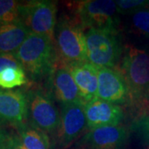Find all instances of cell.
<instances>
[{"label": "cell", "instance_id": "8992f818", "mask_svg": "<svg viewBox=\"0 0 149 149\" xmlns=\"http://www.w3.org/2000/svg\"><path fill=\"white\" fill-rule=\"evenodd\" d=\"M76 17L84 29L118 32L119 13L115 1L88 0L77 4Z\"/></svg>", "mask_w": 149, "mask_h": 149}, {"label": "cell", "instance_id": "6da1fadb", "mask_svg": "<svg viewBox=\"0 0 149 149\" xmlns=\"http://www.w3.org/2000/svg\"><path fill=\"white\" fill-rule=\"evenodd\" d=\"M22 69L33 80L47 79L58 66V56L54 40L29 33L14 52Z\"/></svg>", "mask_w": 149, "mask_h": 149}, {"label": "cell", "instance_id": "44dd1931", "mask_svg": "<svg viewBox=\"0 0 149 149\" xmlns=\"http://www.w3.org/2000/svg\"><path fill=\"white\" fill-rule=\"evenodd\" d=\"M133 129L145 142L149 143V113L142 115L133 123Z\"/></svg>", "mask_w": 149, "mask_h": 149}, {"label": "cell", "instance_id": "ba28073f", "mask_svg": "<svg viewBox=\"0 0 149 149\" xmlns=\"http://www.w3.org/2000/svg\"><path fill=\"white\" fill-rule=\"evenodd\" d=\"M87 128L85 104L61 106V121L56 133V143L61 148H66L79 139Z\"/></svg>", "mask_w": 149, "mask_h": 149}, {"label": "cell", "instance_id": "7402d4cb", "mask_svg": "<svg viewBox=\"0 0 149 149\" xmlns=\"http://www.w3.org/2000/svg\"><path fill=\"white\" fill-rule=\"evenodd\" d=\"M7 68H22L15 53H0V72Z\"/></svg>", "mask_w": 149, "mask_h": 149}, {"label": "cell", "instance_id": "cb8c5ba5", "mask_svg": "<svg viewBox=\"0 0 149 149\" xmlns=\"http://www.w3.org/2000/svg\"><path fill=\"white\" fill-rule=\"evenodd\" d=\"M8 136L6 135L5 132L2 129H0V149L5 148L6 143L8 140Z\"/></svg>", "mask_w": 149, "mask_h": 149}, {"label": "cell", "instance_id": "ffe728a7", "mask_svg": "<svg viewBox=\"0 0 149 149\" xmlns=\"http://www.w3.org/2000/svg\"><path fill=\"white\" fill-rule=\"evenodd\" d=\"M119 13L133 14L137 11L148 5V1L145 0H118L115 1Z\"/></svg>", "mask_w": 149, "mask_h": 149}, {"label": "cell", "instance_id": "603a6c76", "mask_svg": "<svg viewBox=\"0 0 149 149\" xmlns=\"http://www.w3.org/2000/svg\"><path fill=\"white\" fill-rule=\"evenodd\" d=\"M4 149H27L22 143L21 139L17 136H11L8 138Z\"/></svg>", "mask_w": 149, "mask_h": 149}, {"label": "cell", "instance_id": "ac0fdd59", "mask_svg": "<svg viewBox=\"0 0 149 149\" xmlns=\"http://www.w3.org/2000/svg\"><path fill=\"white\" fill-rule=\"evenodd\" d=\"M19 4L15 0H0V22H20Z\"/></svg>", "mask_w": 149, "mask_h": 149}, {"label": "cell", "instance_id": "8fae6325", "mask_svg": "<svg viewBox=\"0 0 149 149\" xmlns=\"http://www.w3.org/2000/svg\"><path fill=\"white\" fill-rule=\"evenodd\" d=\"M47 91L61 106L80 103L85 104L81 99L79 89L68 67L57 66L51 76L47 79Z\"/></svg>", "mask_w": 149, "mask_h": 149}, {"label": "cell", "instance_id": "5bb4252c", "mask_svg": "<svg viewBox=\"0 0 149 149\" xmlns=\"http://www.w3.org/2000/svg\"><path fill=\"white\" fill-rule=\"evenodd\" d=\"M77 85L82 100L85 103L97 98L98 67L90 62H83L68 66Z\"/></svg>", "mask_w": 149, "mask_h": 149}, {"label": "cell", "instance_id": "d6986e66", "mask_svg": "<svg viewBox=\"0 0 149 149\" xmlns=\"http://www.w3.org/2000/svg\"><path fill=\"white\" fill-rule=\"evenodd\" d=\"M132 25L141 34L149 37L148 7H145L132 14Z\"/></svg>", "mask_w": 149, "mask_h": 149}, {"label": "cell", "instance_id": "7c38bea8", "mask_svg": "<svg viewBox=\"0 0 149 149\" xmlns=\"http://www.w3.org/2000/svg\"><path fill=\"white\" fill-rule=\"evenodd\" d=\"M87 128L90 130L106 126H118L123 119V111L117 104L96 98L85 104Z\"/></svg>", "mask_w": 149, "mask_h": 149}, {"label": "cell", "instance_id": "4fadbf2b", "mask_svg": "<svg viewBox=\"0 0 149 149\" xmlns=\"http://www.w3.org/2000/svg\"><path fill=\"white\" fill-rule=\"evenodd\" d=\"M27 120V94L0 88V123L18 126Z\"/></svg>", "mask_w": 149, "mask_h": 149}, {"label": "cell", "instance_id": "7a4b0ae2", "mask_svg": "<svg viewBox=\"0 0 149 149\" xmlns=\"http://www.w3.org/2000/svg\"><path fill=\"white\" fill-rule=\"evenodd\" d=\"M84 28L76 17H62L56 24L54 43L58 64L68 67L88 61Z\"/></svg>", "mask_w": 149, "mask_h": 149}, {"label": "cell", "instance_id": "2e32d148", "mask_svg": "<svg viewBox=\"0 0 149 149\" xmlns=\"http://www.w3.org/2000/svg\"><path fill=\"white\" fill-rule=\"evenodd\" d=\"M17 130L22 143L27 149H52L47 133L31 125L23 123L17 126Z\"/></svg>", "mask_w": 149, "mask_h": 149}, {"label": "cell", "instance_id": "e0dca14e", "mask_svg": "<svg viewBox=\"0 0 149 149\" xmlns=\"http://www.w3.org/2000/svg\"><path fill=\"white\" fill-rule=\"evenodd\" d=\"M26 72L22 68H7L0 72V88L11 90L27 83Z\"/></svg>", "mask_w": 149, "mask_h": 149}, {"label": "cell", "instance_id": "9c48e42d", "mask_svg": "<svg viewBox=\"0 0 149 149\" xmlns=\"http://www.w3.org/2000/svg\"><path fill=\"white\" fill-rule=\"evenodd\" d=\"M97 98L119 106L130 103L128 85L120 70L98 67Z\"/></svg>", "mask_w": 149, "mask_h": 149}, {"label": "cell", "instance_id": "d4e9b609", "mask_svg": "<svg viewBox=\"0 0 149 149\" xmlns=\"http://www.w3.org/2000/svg\"><path fill=\"white\" fill-rule=\"evenodd\" d=\"M148 149H149V148H148Z\"/></svg>", "mask_w": 149, "mask_h": 149}, {"label": "cell", "instance_id": "52a82bcc", "mask_svg": "<svg viewBox=\"0 0 149 149\" xmlns=\"http://www.w3.org/2000/svg\"><path fill=\"white\" fill-rule=\"evenodd\" d=\"M27 94V120L31 125L56 135L61 121V114L47 91L32 89Z\"/></svg>", "mask_w": 149, "mask_h": 149}, {"label": "cell", "instance_id": "3957f363", "mask_svg": "<svg viewBox=\"0 0 149 149\" xmlns=\"http://www.w3.org/2000/svg\"><path fill=\"white\" fill-rule=\"evenodd\" d=\"M120 72L129 93V101L139 104L149 99V53L132 45L123 48Z\"/></svg>", "mask_w": 149, "mask_h": 149}, {"label": "cell", "instance_id": "9a60e30c", "mask_svg": "<svg viewBox=\"0 0 149 149\" xmlns=\"http://www.w3.org/2000/svg\"><path fill=\"white\" fill-rule=\"evenodd\" d=\"M29 33L21 22H0V53H14Z\"/></svg>", "mask_w": 149, "mask_h": 149}, {"label": "cell", "instance_id": "30bf717a", "mask_svg": "<svg viewBox=\"0 0 149 149\" xmlns=\"http://www.w3.org/2000/svg\"><path fill=\"white\" fill-rule=\"evenodd\" d=\"M128 136L125 126H106L89 130L80 144L85 149H125Z\"/></svg>", "mask_w": 149, "mask_h": 149}, {"label": "cell", "instance_id": "5b68a950", "mask_svg": "<svg viewBox=\"0 0 149 149\" xmlns=\"http://www.w3.org/2000/svg\"><path fill=\"white\" fill-rule=\"evenodd\" d=\"M19 19L30 33L42 35L54 40L57 24L56 2L34 0L20 3Z\"/></svg>", "mask_w": 149, "mask_h": 149}, {"label": "cell", "instance_id": "277c9868", "mask_svg": "<svg viewBox=\"0 0 149 149\" xmlns=\"http://www.w3.org/2000/svg\"><path fill=\"white\" fill-rule=\"evenodd\" d=\"M88 62L101 68H114L123 49L118 32L88 29L85 32Z\"/></svg>", "mask_w": 149, "mask_h": 149}]
</instances>
